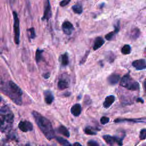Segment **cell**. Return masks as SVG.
Masks as SVG:
<instances>
[{"label":"cell","mask_w":146,"mask_h":146,"mask_svg":"<svg viewBox=\"0 0 146 146\" xmlns=\"http://www.w3.org/2000/svg\"><path fill=\"white\" fill-rule=\"evenodd\" d=\"M0 91L7 96L15 104L21 106L22 103V91L15 83L9 81L3 84L0 88Z\"/></svg>","instance_id":"1"},{"label":"cell","mask_w":146,"mask_h":146,"mask_svg":"<svg viewBox=\"0 0 146 146\" xmlns=\"http://www.w3.org/2000/svg\"><path fill=\"white\" fill-rule=\"evenodd\" d=\"M32 115L37 125L47 139L50 140L54 138L55 132L50 121L35 111L32 112Z\"/></svg>","instance_id":"2"},{"label":"cell","mask_w":146,"mask_h":146,"mask_svg":"<svg viewBox=\"0 0 146 146\" xmlns=\"http://www.w3.org/2000/svg\"><path fill=\"white\" fill-rule=\"evenodd\" d=\"M14 114L6 105L0 108V131L5 133L9 132L14 122Z\"/></svg>","instance_id":"3"},{"label":"cell","mask_w":146,"mask_h":146,"mask_svg":"<svg viewBox=\"0 0 146 146\" xmlns=\"http://www.w3.org/2000/svg\"><path fill=\"white\" fill-rule=\"evenodd\" d=\"M120 85L131 91H136L140 87L139 83L132 79L128 73L123 76L120 80Z\"/></svg>","instance_id":"4"},{"label":"cell","mask_w":146,"mask_h":146,"mask_svg":"<svg viewBox=\"0 0 146 146\" xmlns=\"http://www.w3.org/2000/svg\"><path fill=\"white\" fill-rule=\"evenodd\" d=\"M14 18V40L17 44L19 43L20 29H19V21L18 14L15 11L13 12Z\"/></svg>","instance_id":"5"},{"label":"cell","mask_w":146,"mask_h":146,"mask_svg":"<svg viewBox=\"0 0 146 146\" xmlns=\"http://www.w3.org/2000/svg\"><path fill=\"white\" fill-rule=\"evenodd\" d=\"M103 138L109 146H113L115 143H116L119 146H121L123 145L124 136L120 137L119 136H112L110 135H105L103 136Z\"/></svg>","instance_id":"6"},{"label":"cell","mask_w":146,"mask_h":146,"mask_svg":"<svg viewBox=\"0 0 146 146\" xmlns=\"http://www.w3.org/2000/svg\"><path fill=\"white\" fill-rule=\"evenodd\" d=\"M51 5L50 3L49 0H46V1L44 3V13H43V15L42 18L43 21L46 20L48 21L50 18L51 17Z\"/></svg>","instance_id":"7"},{"label":"cell","mask_w":146,"mask_h":146,"mask_svg":"<svg viewBox=\"0 0 146 146\" xmlns=\"http://www.w3.org/2000/svg\"><path fill=\"white\" fill-rule=\"evenodd\" d=\"M18 127L21 131L24 132L31 131L33 129V124L27 120L21 121L18 124Z\"/></svg>","instance_id":"8"},{"label":"cell","mask_w":146,"mask_h":146,"mask_svg":"<svg viewBox=\"0 0 146 146\" xmlns=\"http://www.w3.org/2000/svg\"><path fill=\"white\" fill-rule=\"evenodd\" d=\"M62 29L63 33L68 35H71L74 29L73 25L69 21L64 22L62 25Z\"/></svg>","instance_id":"9"},{"label":"cell","mask_w":146,"mask_h":146,"mask_svg":"<svg viewBox=\"0 0 146 146\" xmlns=\"http://www.w3.org/2000/svg\"><path fill=\"white\" fill-rule=\"evenodd\" d=\"M132 65L137 70H144L146 68V62L144 59H140L138 60H134Z\"/></svg>","instance_id":"10"},{"label":"cell","mask_w":146,"mask_h":146,"mask_svg":"<svg viewBox=\"0 0 146 146\" xmlns=\"http://www.w3.org/2000/svg\"><path fill=\"white\" fill-rule=\"evenodd\" d=\"M114 121L116 123H123L125 121L128 122H132L135 123H145V118H137V119H116L114 120Z\"/></svg>","instance_id":"11"},{"label":"cell","mask_w":146,"mask_h":146,"mask_svg":"<svg viewBox=\"0 0 146 146\" xmlns=\"http://www.w3.org/2000/svg\"><path fill=\"white\" fill-rule=\"evenodd\" d=\"M120 76L117 74H112L107 78V82L111 85H115L117 84L120 80Z\"/></svg>","instance_id":"12"},{"label":"cell","mask_w":146,"mask_h":146,"mask_svg":"<svg viewBox=\"0 0 146 146\" xmlns=\"http://www.w3.org/2000/svg\"><path fill=\"white\" fill-rule=\"evenodd\" d=\"M44 101L47 104H51L54 99V95L50 90H46L44 91Z\"/></svg>","instance_id":"13"},{"label":"cell","mask_w":146,"mask_h":146,"mask_svg":"<svg viewBox=\"0 0 146 146\" xmlns=\"http://www.w3.org/2000/svg\"><path fill=\"white\" fill-rule=\"evenodd\" d=\"M82 112V107L80 104L76 103L71 108V112L74 116H78Z\"/></svg>","instance_id":"14"},{"label":"cell","mask_w":146,"mask_h":146,"mask_svg":"<svg viewBox=\"0 0 146 146\" xmlns=\"http://www.w3.org/2000/svg\"><path fill=\"white\" fill-rule=\"evenodd\" d=\"M115 96L112 95L107 96L103 102V107L105 108H109L113 103V102H115Z\"/></svg>","instance_id":"15"},{"label":"cell","mask_w":146,"mask_h":146,"mask_svg":"<svg viewBox=\"0 0 146 146\" xmlns=\"http://www.w3.org/2000/svg\"><path fill=\"white\" fill-rule=\"evenodd\" d=\"M104 43V40L100 36H98L96 38L94 41V44L93 46L94 50H96L100 48L103 44Z\"/></svg>","instance_id":"16"},{"label":"cell","mask_w":146,"mask_h":146,"mask_svg":"<svg viewBox=\"0 0 146 146\" xmlns=\"http://www.w3.org/2000/svg\"><path fill=\"white\" fill-rule=\"evenodd\" d=\"M68 86H69V83L66 79L63 78L59 80L58 82V87L59 89L63 90L68 88Z\"/></svg>","instance_id":"17"},{"label":"cell","mask_w":146,"mask_h":146,"mask_svg":"<svg viewBox=\"0 0 146 146\" xmlns=\"http://www.w3.org/2000/svg\"><path fill=\"white\" fill-rule=\"evenodd\" d=\"M57 130L59 133L64 135V136H66L67 137H70V132H69L68 130L67 129V128L65 126L61 125L58 128Z\"/></svg>","instance_id":"18"},{"label":"cell","mask_w":146,"mask_h":146,"mask_svg":"<svg viewBox=\"0 0 146 146\" xmlns=\"http://www.w3.org/2000/svg\"><path fill=\"white\" fill-rule=\"evenodd\" d=\"M60 62H61V65L62 66H66L68 64L69 60H68V56L67 53H64V54L60 56Z\"/></svg>","instance_id":"19"},{"label":"cell","mask_w":146,"mask_h":146,"mask_svg":"<svg viewBox=\"0 0 146 146\" xmlns=\"http://www.w3.org/2000/svg\"><path fill=\"white\" fill-rule=\"evenodd\" d=\"M72 9L73 11L76 14H80L83 12L82 6L79 3H77V4L73 5L72 6Z\"/></svg>","instance_id":"20"},{"label":"cell","mask_w":146,"mask_h":146,"mask_svg":"<svg viewBox=\"0 0 146 146\" xmlns=\"http://www.w3.org/2000/svg\"><path fill=\"white\" fill-rule=\"evenodd\" d=\"M56 139L57 141L60 144H61L62 146H72L67 140H66L62 137H57L56 138Z\"/></svg>","instance_id":"21"},{"label":"cell","mask_w":146,"mask_h":146,"mask_svg":"<svg viewBox=\"0 0 146 146\" xmlns=\"http://www.w3.org/2000/svg\"><path fill=\"white\" fill-rule=\"evenodd\" d=\"M44 51L43 50H40L38 48L35 53V60L37 63H38L42 59V53Z\"/></svg>","instance_id":"22"},{"label":"cell","mask_w":146,"mask_h":146,"mask_svg":"<svg viewBox=\"0 0 146 146\" xmlns=\"http://www.w3.org/2000/svg\"><path fill=\"white\" fill-rule=\"evenodd\" d=\"M131 47L129 44H125L121 48V52L124 55H127L131 53Z\"/></svg>","instance_id":"23"},{"label":"cell","mask_w":146,"mask_h":146,"mask_svg":"<svg viewBox=\"0 0 146 146\" xmlns=\"http://www.w3.org/2000/svg\"><path fill=\"white\" fill-rule=\"evenodd\" d=\"M140 30L136 28L132 31L131 34V38L132 39H136L139 37V36L140 35Z\"/></svg>","instance_id":"24"},{"label":"cell","mask_w":146,"mask_h":146,"mask_svg":"<svg viewBox=\"0 0 146 146\" xmlns=\"http://www.w3.org/2000/svg\"><path fill=\"white\" fill-rule=\"evenodd\" d=\"M84 132L86 134L90 135H94L96 134V132L92 129V127H87L85 128Z\"/></svg>","instance_id":"25"},{"label":"cell","mask_w":146,"mask_h":146,"mask_svg":"<svg viewBox=\"0 0 146 146\" xmlns=\"http://www.w3.org/2000/svg\"><path fill=\"white\" fill-rule=\"evenodd\" d=\"M117 34V33L115 31H111L109 33H108L106 36H105V38L107 40H111L113 39V36L115 35V34Z\"/></svg>","instance_id":"26"},{"label":"cell","mask_w":146,"mask_h":146,"mask_svg":"<svg viewBox=\"0 0 146 146\" xmlns=\"http://www.w3.org/2000/svg\"><path fill=\"white\" fill-rule=\"evenodd\" d=\"M100 123L104 125V124H106L107 123H108L110 121V118L107 117V116H102L101 118H100Z\"/></svg>","instance_id":"27"},{"label":"cell","mask_w":146,"mask_h":146,"mask_svg":"<svg viewBox=\"0 0 146 146\" xmlns=\"http://www.w3.org/2000/svg\"><path fill=\"white\" fill-rule=\"evenodd\" d=\"M28 31L30 32V38L31 39H34L36 36V35H35V30L33 27L32 28H30L28 30Z\"/></svg>","instance_id":"28"},{"label":"cell","mask_w":146,"mask_h":146,"mask_svg":"<svg viewBox=\"0 0 146 146\" xmlns=\"http://www.w3.org/2000/svg\"><path fill=\"white\" fill-rule=\"evenodd\" d=\"M140 139L141 140H144L146 137V129L145 128L142 129L140 131Z\"/></svg>","instance_id":"29"},{"label":"cell","mask_w":146,"mask_h":146,"mask_svg":"<svg viewBox=\"0 0 146 146\" xmlns=\"http://www.w3.org/2000/svg\"><path fill=\"white\" fill-rule=\"evenodd\" d=\"M87 146H99V144L96 141L90 140L87 142Z\"/></svg>","instance_id":"30"},{"label":"cell","mask_w":146,"mask_h":146,"mask_svg":"<svg viewBox=\"0 0 146 146\" xmlns=\"http://www.w3.org/2000/svg\"><path fill=\"white\" fill-rule=\"evenodd\" d=\"M70 1H71V0H63L60 2V6L64 7V6L67 5L70 3Z\"/></svg>","instance_id":"31"},{"label":"cell","mask_w":146,"mask_h":146,"mask_svg":"<svg viewBox=\"0 0 146 146\" xmlns=\"http://www.w3.org/2000/svg\"><path fill=\"white\" fill-rule=\"evenodd\" d=\"M88 52H87V54L86 53V55H84V58H82V60L80 61V64H82V63H83L85 61H86V58L87 57V56H88Z\"/></svg>","instance_id":"32"},{"label":"cell","mask_w":146,"mask_h":146,"mask_svg":"<svg viewBox=\"0 0 146 146\" xmlns=\"http://www.w3.org/2000/svg\"><path fill=\"white\" fill-rule=\"evenodd\" d=\"M50 72L46 73V74H43V77H44V78H45V79H48V78L50 77Z\"/></svg>","instance_id":"33"},{"label":"cell","mask_w":146,"mask_h":146,"mask_svg":"<svg viewBox=\"0 0 146 146\" xmlns=\"http://www.w3.org/2000/svg\"><path fill=\"white\" fill-rule=\"evenodd\" d=\"M136 102H140V103H144L143 99H141V98H138L136 99Z\"/></svg>","instance_id":"34"},{"label":"cell","mask_w":146,"mask_h":146,"mask_svg":"<svg viewBox=\"0 0 146 146\" xmlns=\"http://www.w3.org/2000/svg\"><path fill=\"white\" fill-rule=\"evenodd\" d=\"M72 146H82V145L79 143H78V142H76V143H74L73 144V145Z\"/></svg>","instance_id":"35"},{"label":"cell","mask_w":146,"mask_h":146,"mask_svg":"<svg viewBox=\"0 0 146 146\" xmlns=\"http://www.w3.org/2000/svg\"><path fill=\"white\" fill-rule=\"evenodd\" d=\"M25 146H31L29 144H26Z\"/></svg>","instance_id":"36"},{"label":"cell","mask_w":146,"mask_h":146,"mask_svg":"<svg viewBox=\"0 0 146 146\" xmlns=\"http://www.w3.org/2000/svg\"><path fill=\"white\" fill-rule=\"evenodd\" d=\"M1 98L0 97V102H1Z\"/></svg>","instance_id":"37"}]
</instances>
